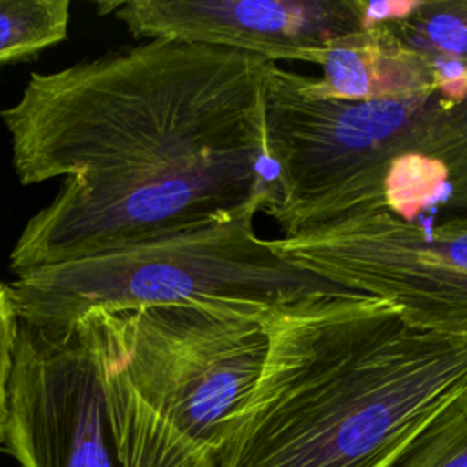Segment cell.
<instances>
[{
  "label": "cell",
  "mask_w": 467,
  "mask_h": 467,
  "mask_svg": "<svg viewBox=\"0 0 467 467\" xmlns=\"http://www.w3.org/2000/svg\"><path fill=\"white\" fill-rule=\"evenodd\" d=\"M270 60L206 44L150 40L53 73H33L0 119L22 184H97L186 173L246 199L266 182Z\"/></svg>",
  "instance_id": "obj_1"
},
{
  "label": "cell",
  "mask_w": 467,
  "mask_h": 467,
  "mask_svg": "<svg viewBox=\"0 0 467 467\" xmlns=\"http://www.w3.org/2000/svg\"><path fill=\"white\" fill-rule=\"evenodd\" d=\"M467 387V341L390 303L319 294L272 312L261 374L219 467H394Z\"/></svg>",
  "instance_id": "obj_2"
},
{
  "label": "cell",
  "mask_w": 467,
  "mask_h": 467,
  "mask_svg": "<svg viewBox=\"0 0 467 467\" xmlns=\"http://www.w3.org/2000/svg\"><path fill=\"white\" fill-rule=\"evenodd\" d=\"M5 445L22 467H219L164 421L124 372L120 314L18 319Z\"/></svg>",
  "instance_id": "obj_3"
},
{
  "label": "cell",
  "mask_w": 467,
  "mask_h": 467,
  "mask_svg": "<svg viewBox=\"0 0 467 467\" xmlns=\"http://www.w3.org/2000/svg\"><path fill=\"white\" fill-rule=\"evenodd\" d=\"M259 212L255 201L202 226L27 272L7 285L13 310L27 323L62 325L93 312L179 303L274 312L312 296L347 292L279 257L270 239L254 230Z\"/></svg>",
  "instance_id": "obj_4"
},
{
  "label": "cell",
  "mask_w": 467,
  "mask_h": 467,
  "mask_svg": "<svg viewBox=\"0 0 467 467\" xmlns=\"http://www.w3.org/2000/svg\"><path fill=\"white\" fill-rule=\"evenodd\" d=\"M270 316L210 303L122 312L124 372L164 421L221 458L230 423L261 374Z\"/></svg>",
  "instance_id": "obj_5"
},
{
  "label": "cell",
  "mask_w": 467,
  "mask_h": 467,
  "mask_svg": "<svg viewBox=\"0 0 467 467\" xmlns=\"http://www.w3.org/2000/svg\"><path fill=\"white\" fill-rule=\"evenodd\" d=\"M270 246L328 283L390 303L427 332L467 341V217L409 223L372 210Z\"/></svg>",
  "instance_id": "obj_6"
},
{
  "label": "cell",
  "mask_w": 467,
  "mask_h": 467,
  "mask_svg": "<svg viewBox=\"0 0 467 467\" xmlns=\"http://www.w3.org/2000/svg\"><path fill=\"white\" fill-rule=\"evenodd\" d=\"M133 36L226 47L270 62L316 64L321 47L368 26L367 0L99 2Z\"/></svg>",
  "instance_id": "obj_7"
},
{
  "label": "cell",
  "mask_w": 467,
  "mask_h": 467,
  "mask_svg": "<svg viewBox=\"0 0 467 467\" xmlns=\"http://www.w3.org/2000/svg\"><path fill=\"white\" fill-rule=\"evenodd\" d=\"M319 77L299 75L305 95L321 100L372 102L438 89L434 66L405 46L385 22L339 36L321 47Z\"/></svg>",
  "instance_id": "obj_8"
},
{
  "label": "cell",
  "mask_w": 467,
  "mask_h": 467,
  "mask_svg": "<svg viewBox=\"0 0 467 467\" xmlns=\"http://www.w3.org/2000/svg\"><path fill=\"white\" fill-rule=\"evenodd\" d=\"M383 22L434 69L467 71V0H416L403 16Z\"/></svg>",
  "instance_id": "obj_9"
},
{
  "label": "cell",
  "mask_w": 467,
  "mask_h": 467,
  "mask_svg": "<svg viewBox=\"0 0 467 467\" xmlns=\"http://www.w3.org/2000/svg\"><path fill=\"white\" fill-rule=\"evenodd\" d=\"M67 0H0V64L24 60L67 35Z\"/></svg>",
  "instance_id": "obj_10"
},
{
  "label": "cell",
  "mask_w": 467,
  "mask_h": 467,
  "mask_svg": "<svg viewBox=\"0 0 467 467\" xmlns=\"http://www.w3.org/2000/svg\"><path fill=\"white\" fill-rule=\"evenodd\" d=\"M394 467H467V387L423 427Z\"/></svg>",
  "instance_id": "obj_11"
},
{
  "label": "cell",
  "mask_w": 467,
  "mask_h": 467,
  "mask_svg": "<svg viewBox=\"0 0 467 467\" xmlns=\"http://www.w3.org/2000/svg\"><path fill=\"white\" fill-rule=\"evenodd\" d=\"M18 317L13 310L7 285L0 283V443H5L7 423V385L13 361V345L16 336Z\"/></svg>",
  "instance_id": "obj_12"
}]
</instances>
